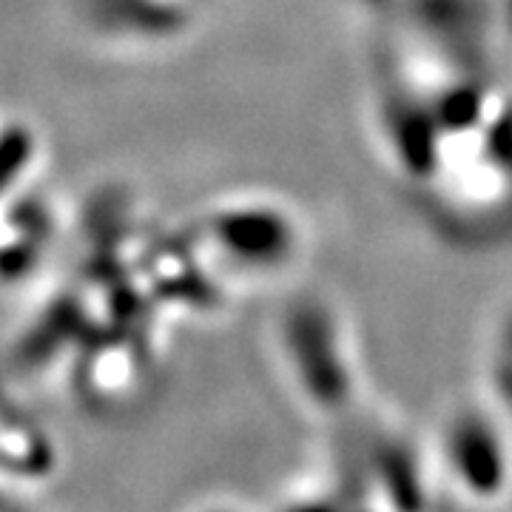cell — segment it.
<instances>
[{
	"label": "cell",
	"instance_id": "obj_1",
	"mask_svg": "<svg viewBox=\"0 0 512 512\" xmlns=\"http://www.w3.org/2000/svg\"><path fill=\"white\" fill-rule=\"evenodd\" d=\"M367 109L384 168L453 245L512 237V86L498 57L370 12Z\"/></svg>",
	"mask_w": 512,
	"mask_h": 512
},
{
	"label": "cell",
	"instance_id": "obj_2",
	"mask_svg": "<svg viewBox=\"0 0 512 512\" xmlns=\"http://www.w3.org/2000/svg\"><path fill=\"white\" fill-rule=\"evenodd\" d=\"M282 350L293 384L313 413L336 424L367 413V367L339 308L325 299L291 305L282 319Z\"/></svg>",
	"mask_w": 512,
	"mask_h": 512
},
{
	"label": "cell",
	"instance_id": "obj_3",
	"mask_svg": "<svg viewBox=\"0 0 512 512\" xmlns=\"http://www.w3.org/2000/svg\"><path fill=\"white\" fill-rule=\"evenodd\" d=\"M430 450L441 493L473 507H498L512 495V413L490 390L447 404Z\"/></svg>",
	"mask_w": 512,
	"mask_h": 512
},
{
	"label": "cell",
	"instance_id": "obj_4",
	"mask_svg": "<svg viewBox=\"0 0 512 512\" xmlns=\"http://www.w3.org/2000/svg\"><path fill=\"white\" fill-rule=\"evenodd\" d=\"M302 225L285 205L245 200L225 205L208 222V242L239 274L276 276L302 254Z\"/></svg>",
	"mask_w": 512,
	"mask_h": 512
},
{
	"label": "cell",
	"instance_id": "obj_5",
	"mask_svg": "<svg viewBox=\"0 0 512 512\" xmlns=\"http://www.w3.org/2000/svg\"><path fill=\"white\" fill-rule=\"evenodd\" d=\"M92 15L106 29L131 35H171L188 20L185 0H92Z\"/></svg>",
	"mask_w": 512,
	"mask_h": 512
},
{
	"label": "cell",
	"instance_id": "obj_6",
	"mask_svg": "<svg viewBox=\"0 0 512 512\" xmlns=\"http://www.w3.org/2000/svg\"><path fill=\"white\" fill-rule=\"evenodd\" d=\"M0 464H9L20 473H40L49 464L46 447L35 430H29L18 413L0 402Z\"/></svg>",
	"mask_w": 512,
	"mask_h": 512
},
{
	"label": "cell",
	"instance_id": "obj_7",
	"mask_svg": "<svg viewBox=\"0 0 512 512\" xmlns=\"http://www.w3.org/2000/svg\"><path fill=\"white\" fill-rule=\"evenodd\" d=\"M32 134L26 128L12 126L0 134V197H6V191L18 183L23 168L32 160Z\"/></svg>",
	"mask_w": 512,
	"mask_h": 512
},
{
	"label": "cell",
	"instance_id": "obj_8",
	"mask_svg": "<svg viewBox=\"0 0 512 512\" xmlns=\"http://www.w3.org/2000/svg\"><path fill=\"white\" fill-rule=\"evenodd\" d=\"M185 3H188V0H185Z\"/></svg>",
	"mask_w": 512,
	"mask_h": 512
}]
</instances>
